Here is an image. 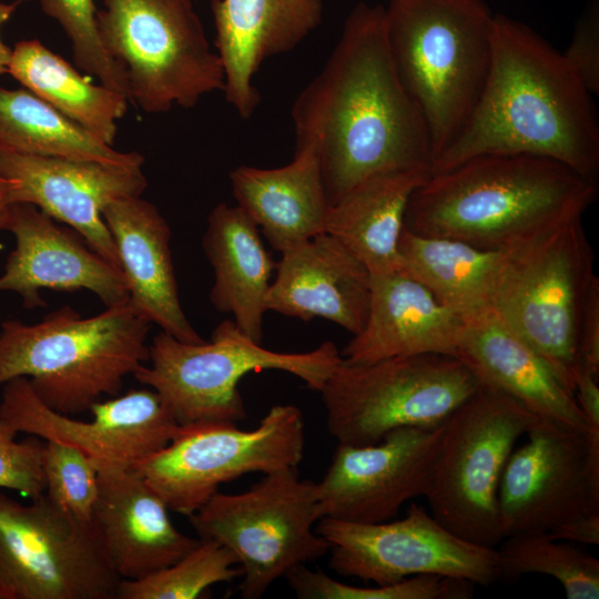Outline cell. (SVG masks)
Returning a JSON list of instances; mask_svg holds the SVG:
<instances>
[{
	"instance_id": "cell-27",
	"label": "cell",
	"mask_w": 599,
	"mask_h": 599,
	"mask_svg": "<svg viewBox=\"0 0 599 599\" xmlns=\"http://www.w3.org/2000/svg\"><path fill=\"white\" fill-rule=\"evenodd\" d=\"M202 245L214 272L212 305L232 314L237 328L262 344L265 301L276 263L258 227L238 205L219 203L207 216Z\"/></svg>"
},
{
	"instance_id": "cell-9",
	"label": "cell",
	"mask_w": 599,
	"mask_h": 599,
	"mask_svg": "<svg viewBox=\"0 0 599 599\" xmlns=\"http://www.w3.org/2000/svg\"><path fill=\"white\" fill-rule=\"evenodd\" d=\"M539 419L508 395L480 385L443 424L424 494L434 518L470 542L496 548L504 539L502 470L517 440Z\"/></svg>"
},
{
	"instance_id": "cell-14",
	"label": "cell",
	"mask_w": 599,
	"mask_h": 599,
	"mask_svg": "<svg viewBox=\"0 0 599 599\" xmlns=\"http://www.w3.org/2000/svg\"><path fill=\"white\" fill-rule=\"evenodd\" d=\"M316 531L329 544L335 572L377 586L423 573L484 587L499 579L496 548L457 536L414 502L399 520L358 524L322 518Z\"/></svg>"
},
{
	"instance_id": "cell-37",
	"label": "cell",
	"mask_w": 599,
	"mask_h": 599,
	"mask_svg": "<svg viewBox=\"0 0 599 599\" xmlns=\"http://www.w3.org/2000/svg\"><path fill=\"white\" fill-rule=\"evenodd\" d=\"M17 434L0 418V488L35 499L45 491L41 463L44 444L35 436L17 440Z\"/></svg>"
},
{
	"instance_id": "cell-5",
	"label": "cell",
	"mask_w": 599,
	"mask_h": 599,
	"mask_svg": "<svg viewBox=\"0 0 599 599\" xmlns=\"http://www.w3.org/2000/svg\"><path fill=\"white\" fill-rule=\"evenodd\" d=\"M494 16L485 0H389L385 7L389 52L427 124L432 164L459 134L485 88Z\"/></svg>"
},
{
	"instance_id": "cell-38",
	"label": "cell",
	"mask_w": 599,
	"mask_h": 599,
	"mask_svg": "<svg viewBox=\"0 0 599 599\" xmlns=\"http://www.w3.org/2000/svg\"><path fill=\"white\" fill-rule=\"evenodd\" d=\"M561 54L585 88L599 94V0H588Z\"/></svg>"
},
{
	"instance_id": "cell-28",
	"label": "cell",
	"mask_w": 599,
	"mask_h": 599,
	"mask_svg": "<svg viewBox=\"0 0 599 599\" xmlns=\"http://www.w3.org/2000/svg\"><path fill=\"white\" fill-rule=\"evenodd\" d=\"M430 173L428 167H404L365 177L329 206L325 232L356 255L370 274L397 271L407 203Z\"/></svg>"
},
{
	"instance_id": "cell-43",
	"label": "cell",
	"mask_w": 599,
	"mask_h": 599,
	"mask_svg": "<svg viewBox=\"0 0 599 599\" xmlns=\"http://www.w3.org/2000/svg\"><path fill=\"white\" fill-rule=\"evenodd\" d=\"M12 187V183L0 175V231L4 229L8 210H9V192Z\"/></svg>"
},
{
	"instance_id": "cell-41",
	"label": "cell",
	"mask_w": 599,
	"mask_h": 599,
	"mask_svg": "<svg viewBox=\"0 0 599 599\" xmlns=\"http://www.w3.org/2000/svg\"><path fill=\"white\" fill-rule=\"evenodd\" d=\"M575 397L591 428L599 429V377L586 370H579Z\"/></svg>"
},
{
	"instance_id": "cell-7",
	"label": "cell",
	"mask_w": 599,
	"mask_h": 599,
	"mask_svg": "<svg viewBox=\"0 0 599 599\" xmlns=\"http://www.w3.org/2000/svg\"><path fill=\"white\" fill-rule=\"evenodd\" d=\"M598 276L581 217L508 251L490 309L526 341L575 394L579 327Z\"/></svg>"
},
{
	"instance_id": "cell-24",
	"label": "cell",
	"mask_w": 599,
	"mask_h": 599,
	"mask_svg": "<svg viewBox=\"0 0 599 599\" xmlns=\"http://www.w3.org/2000/svg\"><path fill=\"white\" fill-rule=\"evenodd\" d=\"M464 329L465 317L413 278L398 271L370 274L365 325L341 355L347 364L429 353L456 356Z\"/></svg>"
},
{
	"instance_id": "cell-23",
	"label": "cell",
	"mask_w": 599,
	"mask_h": 599,
	"mask_svg": "<svg viewBox=\"0 0 599 599\" xmlns=\"http://www.w3.org/2000/svg\"><path fill=\"white\" fill-rule=\"evenodd\" d=\"M456 357L480 385L508 395L539 418L575 429H595L575 394L548 363L490 308L465 317Z\"/></svg>"
},
{
	"instance_id": "cell-29",
	"label": "cell",
	"mask_w": 599,
	"mask_h": 599,
	"mask_svg": "<svg viewBox=\"0 0 599 599\" xmlns=\"http://www.w3.org/2000/svg\"><path fill=\"white\" fill-rule=\"evenodd\" d=\"M507 253L455 238L418 235L404 227L397 244V271L467 317L490 308Z\"/></svg>"
},
{
	"instance_id": "cell-15",
	"label": "cell",
	"mask_w": 599,
	"mask_h": 599,
	"mask_svg": "<svg viewBox=\"0 0 599 599\" xmlns=\"http://www.w3.org/2000/svg\"><path fill=\"white\" fill-rule=\"evenodd\" d=\"M526 435L499 481L504 538L549 531L576 516L599 512V429L540 418Z\"/></svg>"
},
{
	"instance_id": "cell-10",
	"label": "cell",
	"mask_w": 599,
	"mask_h": 599,
	"mask_svg": "<svg viewBox=\"0 0 599 599\" xmlns=\"http://www.w3.org/2000/svg\"><path fill=\"white\" fill-rule=\"evenodd\" d=\"M323 518L317 483L297 468L268 474L238 494H213L189 516L197 538L229 548L242 569L238 590L258 599L293 569L329 551L316 531Z\"/></svg>"
},
{
	"instance_id": "cell-30",
	"label": "cell",
	"mask_w": 599,
	"mask_h": 599,
	"mask_svg": "<svg viewBox=\"0 0 599 599\" xmlns=\"http://www.w3.org/2000/svg\"><path fill=\"white\" fill-rule=\"evenodd\" d=\"M8 73L27 90L113 146L116 121L128 109V98L92 77L81 74L39 40H21L12 49Z\"/></svg>"
},
{
	"instance_id": "cell-13",
	"label": "cell",
	"mask_w": 599,
	"mask_h": 599,
	"mask_svg": "<svg viewBox=\"0 0 599 599\" xmlns=\"http://www.w3.org/2000/svg\"><path fill=\"white\" fill-rule=\"evenodd\" d=\"M120 580L93 521L0 490V599H112Z\"/></svg>"
},
{
	"instance_id": "cell-36",
	"label": "cell",
	"mask_w": 599,
	"mask_h": 599,
	"mask_svg": "<svg viewBox=\"0 0 599 599\" xmlns=\"http://www.w3.org/2000/svg\"><path fill=\"white\" fill-rule=\"evenodd\" d=\"M47 497L73 517L90 522L99 493V471L79 448L48 440L42 449Z\"/></svg>"
},
{
	"instance_id": "cell-42",
	"label": "cell",
	"mask_w": 599,
	"mask_h": 599,
	"mask_svg": "<svg viewBox=\"0 0 599 599\" xmlns=\"http://www.w3.org/2000/svg\"><path fill=\"white\" fill-rule=\"evenodd\" d=\"M28 0H14L13 2L0 1V30L1 27L12 17L16 10ZM12 49L8 47L1 39L0 34V75L8 73V67L11 58Z\"/></svg>"
},
{
	"instance_id": "cell-11",
	"label": "cell",
	"mask_w": 599,
	"mask_h": 599,
	"mask_svg": "<svg viewBox=\"0 0 599 599\" xmlns=\"http://www.w3.org/2000/svg\"><path fill=\"white\" fill-rule=\"evenodd\" d=\"M479 386L461 359L429 353L369 364L342 359L319 393L337 444L363 446L400 427L440 426Z\"/></svg>"
},
{
	"instance_id": "cell-22",
	"label": "cell",
	"mask_w": 599,
	"mask_h": 599,
	"mask_svg": "<svg viewBox=\"0 0 599 599\" xmlns=\"http://www.w3.org/2000/svg\"><path fill=\"white\" fill-rule=\"evenodd\" d=\"M169 508L136 469L99 471L94 522L120 579L136 580L166 568L195 548L175 528Z\"/></svg>"
},
{
	"instance_id": "cell-40",
	"label": "cell",
	"mask_w": 599,
	"mask_h": 599,
	"mask_svg": "<svg viewBox=\"0 0 599 599\" xmlns=\"http://www.w3.org/2000/svg\"><path fill=\"white\" fill-rule=\"evenodd\" d=\"M547 532L557 540L599 545V512L576 516Z\"/></svg>"
},
{
	"instance_id": "cell-39",
	"label": "cell",
	"mask_w": 599,
	"mask_h": 599,
	"mask_svg": "<svg viewBox=\"0 0 599 599\" xmlns=\"http://www.w3.org/2000/svg\"><path fill=\"white\" fill-rule=\"evenodd\" d=\"M579 370L599 377V278L588 293L579 327Z\"/></svg>"
},
{
	"instance_id": "cell-21",
	"label": "cell",
	"mask_w": 599,
	"mask_h": 599,
	"mask_svg": "<svg viewBox=\"0 0 599 599\" xmlns=\"http://www.w3.org/2000/svg\"><path fill=\"white\" fill-rule=\"evenodd\" d=\"M266 309L302 319L324 318L356 335L366 322L370 273L336 237L324 232L282 253Z\"/></svg>"
},
{
	"instance_id": "cell-12",
	"label": "cell",
	"mask_w": 599,
	"mask_h": 599,
	"mask_svg": "<svg viewBox=\"0 0 599 599\" xmlns=\"http://www.w3.org/2000/svg\"><path fill=\"white\" fill-rule=\"evenodd\" d=\"M304 446L301 409L275 405L252 430L232 422L182 425L164 448L133 468L169 510L189 517L224 483L250 473L297 468Z\"/></svg>"
},
{
	"instance_id": "cell-34",
	"label": "cell",
	"mask_w": 599,
	"mask_h": 599,
	"mask_svg": "<svg viewBox=\"0 0 599 599\" xmlns=\"http://www.w3.org/2000/svg\"><path fill=\"white\" fill-rule=\"evenodd\" d=\"M301 599H469L475 583L441 575L423 573L375 587H356L337 581L321 570L300 566L286 576Z\"/></svg>"
},
{
	"instance_id": "cell-32",
	"label": "cell",
	"mask_w": 599,
	"mask_h": 599,
	"mask_svg": "<svg viewBox=\"0 0 599 599\" xmlns=\"http://www.w3.org/2000/svg\"><path fill=\"white\" fill-rule=\"evenodd\" d=\"M496 549L498 578L527 573L555 578L568 599L599 598V560L552 538L547 531L511 535Z\"/></svg>"
},
{
	"instance_id": "cell-17",
	"label": "cell",
	"mask_w": 599,
	"mask_h": 599,
	"mask_svg": "<svg viewBox=\"0 0 599 599\" xmlns=\"http://www.w3.org/2000/svg\"><path fill=\"white\" fill-rule=\"evenodd\" d=\"M443 424L432 429L400 427L372 445L338 444L317 483L323 518L384 522L406 501L424 496Z\"/></svg>"
},
{
	"instance_id": "cell-8",
	"label": "cell",
	"mask_w": 599,
	"mask_h": 599,
	"mask_svg": "<svg viewBox=\"0 0 599 599\" xmlns=\"http://www.w3.org/2000/svg\"><path fill=\"white\" fill-rule=\"evenodd\" d=\"M97 23L123 72L128 100L144 112L193 108L224 90L221 58L191 0H104Z\"/></svg>"
},
{
	"instance_id": "cell-18",
	"label": "cell",
	"mask_w": 599,
	"mask_h": 599,
	"mask_svg": "<svg viewBox=\"0 0 599 599\" xmlns=\"http://www.w3.org/2000/svg\"><path fill=\"white\" fill-rule=\"evenodd\" d=\"M0 175L12 183L9 204H32L57 222L67 224L121 271L102 213L116 200L142 195L148 187L142 170L0 151Z\"/></svg>"
},
{
	"instance_id": "cell-1",
	"label": "cell",
	"mask_w": 599,
	"mask_h": 599,
	"mask_svg": "<svg viewBox=\"0 0 599 599\" xmlns=\"http://www.w3.org/2000/svg\"><path fill=\"white\" fill-rule=\"evenodd\" d=\"M384 12L365 2L352 9L324 67L291 110L295 150L315 152L329 206L376 172L432 171L428 128L393 62Z\"/></svg>"
},
{
	"instance_id": "cell-25",
	"label": "cell",
	"mask_w": 599,
	"mask_h": 599,
	"mask_svg": "<svg viewBox=\"0 0 599 599\" xmlns=\"http://www.w3.org/2000/svg\"><path fill=\"white\" fill-rule=\"evenodd\" d=\"M102 214L135 311L181 342H204L182 308L171 230L158 207L141 196H131L110 203Z\"/></svg>"
},
{
	"instance_id": "cell-35",
	"label": "cell",
	"mask_w": 599,
	"mask_h": 599,
	"mask_svg": "<svg viewBox=\"0 0 599 599\" xmlns=\"http://www.w3.org/2000/svg\"><path fill=\"white\" fill-rule=\"evenodd\" d=\"M40 7L44 14L59 22L70 39L75 65L126 97L123 72L100 38L94 0H40Z\"/></svg>"
},
{
	"instance_id": "cell-20",
	"label": "cell",
	"mask_w": 599,
	"mask_h": 599,
	"mask_svg": "<svg viewBox=\"0 0 599 599\" xmlns=\"http://www.w3.org/2000/svg\"><path fill=\"white\" fill-rule=\"evenodd\" d=\"M214 45L224 69V95L243 120L261 95L254 78L270 58L294 50L322 22V0H212Z\"/></svg>"
},
{
	"instance_id": "cell-2",
	"label": "cell",
	"mask_w": 599,
	"mask_h": 599,
	"mask_svg": "<svg viewBox=\"0 0 599 599\" xmlns=\"http://www.w3.org/2000/svg\"><path fill=\"white\" fill-rule=\"evenodd\" d=\"M493 153L549 158L598 181L592 94L561 52L502 13L494 16L491 68L481 95L459 134L433 161L432 172Z\"/></svg>"
},
{
	"instance_id": "cell-31",
	"label": "cell",
	"mask_w": 599,
	"mask_h": 599,
	"mask_svg": "<svg viewBox=\"0 0 599 599\" xmlns=\"http://www.w3.org/2000/svg\"><path fill=\"white\" fill-rule=\"evenodd\" d=\"M0 151L87 160L142 170L144 156L120 152L27 89L0 87Z\"/></svg>"
},
{
	"instance_id": "cell-26",
	"label": "cell",
	"mask_w": 599,
	"mask_h": 599,
	"mask_svg": "<svg viewBox=\"0 0 599 599\" xmlns=\"http://www.w3.org/2000/svg\"><path fill=\"white\" fill-rule=\"evenodd\" d=\"M233 196L277 252L325 232L329 203L319 162L309 148L295 150L275 169L240 165L231 171Z\"/></svg>"
},
{
	"instance_id": "cell-4",
	"label": "cell",
	"mask_w": 599,
	"mask_h": 599,
	"mask_svg": "<svg viewBox=\"0 0 599 599\" xmlns=\"http://www.w3.org/2000/svg\"><path fill=\"white\" fill-rule=\"evenodd\" d=\"M151 326L129 298L90 317L65 305L37 324L8 319L0 332V387L27 377L50 408L87 412L119 395L124 378L146 364Z\"/></svg>"
},
{
	"instance_id": "cell-16",
	"label": "cell",
	"mask_w": 599,
	"mask_h": 599,
	"mask_svg": "<svg viewBox=\"0 0 599 599\" xmlns=\"http://www.w3.org/2000/svg\"><path fill=\"white\" fill-rule=\"evenodd\" d=\"M89 412L92 418L81 420L50 408L27 377L2 386V420L18 433L79 448L98 471L134 467L164 448L181 427L150 387L98 400Z\"/></svg>"
},
{
	"instance_id": "cell-6",
	"label": "cell",
	"mask_w": 599,
	"mask_h": 599,
	"mask_svg": "<svg viewBox=\"0 0 599 599\" xmlns=\"http://www.w3.org/2000/svg\"><path fill=\"white\" fill-rule=\"evenodd\" d=\"M342 359L329 341L304 353L267 349L229 319L213 329L210 342L184 343L160 331L149 344L150 364L132 376L160 395L181 426L237 423L246 417L238 383L248 373L282 370L321 392Z\"/></svg>"
},
{
	"instance_id": "cell-33",
	"label": "cell",
	"mask_w": 599,
	"mask_h": 599,
	"mask_svg": "<svg viewBox=\"0 0 599 599\" xmlns=\"http://www.w3.org/2000/svg\"><path fill=\"white\" fill-rule=\"evenodd\" d=\"M237 559L226 547L200 539L199 545L171 566L136 580L121 579L119 599H195L219 582L242 577Z\"/></svg>"
},
{
	"instance_id": "cell-3",
	"label": "cell",
	"mask_w": 599,
	"mask_h": 599,
	"mask_svg": "<svg viewBox=\"0 0 599 599\" xmlns=\"http://www.w3.org/2000/svg\"><path fill=\"white\" fill-rule=\"evenodd\" d=\"M598 181L556 160L480 154L432 172L409 197L404 227L490 251H511L583 213Z\"/></svg>"
},
{
	"instance_id": "cell-19",
	"label": "cell",
	"mask_w": 599,
	"mask_h": 599,
	"mask_svg": "<svg viewBox=\"0 0 599 599\" xmlns=\"http://www.w3.org/2000/svg\"><path fill=\"white\" fill-rule=\"evenodd\" d=\"M3 230L12 233L16 246L0 275V293L18 294L26 308L45 305L42 290H87L105 307L129 298L122 272L37 206L10 204Z\"/></svg>"
}]
</instances>
